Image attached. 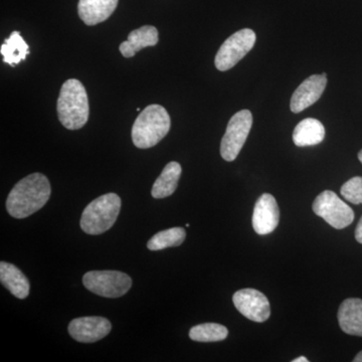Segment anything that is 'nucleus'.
I'll use <instances>...</instances> for the list:
<instances>
[{"label": "nucleus", "instance_id": "obj_1", "mask_svg": "<svg viewBox=\"0 0 362 362\" xmlns=\"http://www.w3.org/2000/svg\"><path fill=\"white\" fill-rule=\"evenodd\" d=\"M51 183L42 173H33L18 181L6 199V209L13 218H25L45 206L51 197Z\"/></svg>", "mask_w": 362, "mask_h": 362}, {"label": "nucleus", "instance_id": "obj_2", "mask_svg": "<svg viewBox=\"0 0 362 362\" xmlns=\"http://www.w3.org/2000/svg\"><path fill=\"white\" fill-rule=\"evenodd\" d=\"M59 122L69 130L84 127L89 119V100L84 86L76 78L64 83L58 99Z\"/></svg>", "mask_w": 362, "mask_h": 362}, {"label": "nucleus", "instance_id": "obj_3", "mask_svg": "<svg viewBox=\"0 0 362 362\" xmlns=\"http://www.w3.org/2000/svg\"><path fill=\"white\" fill-rule=\"evenodd\" d=\"M170 125V116L164 107L149 105L138 115L133 124V143L137 148H151L168 134Z\"/></svg>", "mask_w": 362, "mask_h": 362}, {"label": "nucleus", "instance_id": "obj_4", "mask_svg": "<svg viewBox=\"0 0 362 362\" xmlns=\"http://www.w3.org/2000/svg\"><path fill=\"white\" fill-rule=\"evenodd\" d=\"M121 209V199L116 194L101 195L83 211L81 228L88 235H101L114 226Z\"/></svg>", "mask_w": 362, "mask_h": 362}, {"label": "nucleus", "instance_id": "obj_5", "mask_svg": "<svg viewBox=\"0 0 362 362\" xmlns=\"http://www.w3.org/2000/svg\"><path fill=\"white\" fill-rule=\"evenodd\" d=\"M83 284L98 296L119 298L129 291L132 280L122 272L90 271L83 277Z\"/></svg>", "mask_w": 362, "mask_h": 362}, {"label": "nucleus", "instance_id": "obj_6", "mask_svg": "<svg viewBox=\"0 0 362 362\" xmlns=\"http://www.w3.org/2000/svg\"><path fill=\"white\" fill-rule=\"evenodd\" d=\"M256 33L251 28H244L233 33L221 45L216 54L214 64L218 71H225L233 68L244 59L256 44Z\"/></svg>", "mask_w": 362, "mask_h": 362}, {"label": "nucleus", "instance_id": "obj_7", "mask_svg": "<svg viewBox=\"0 0 362 362\" xmlns=\"http://www.w3.org/2000/svg\"><path fill=\"white\" fill-rule=\"evenodd\" d=\"M252 125V115L249 110L238 112L228 121L221 143V156L226 161H233L239 156L247 141Z\"/></svg>", "mask_w": 362, "mask_h": 362}, {"label": "nucleus", "instance_id": "obj_8", "mask_svg": "<svg viewBox=\"0 0 362 362\" xmlns=\"http://www.w3.org/2000/svg\"><path fill=\"white\" fill-rule=\"evenodd\" d=\"M314 214L322 218L337 230H342L351 225L354 220V213L351 207L347 206L335 192L325 190L316 197L313 202Z\"/></svg>", "mask_w": 362, "mask_h": 362}, {"label": "nucleus", "instance_id": "obj_9", "mask_svg": "<svg viewBox=\"0 0 362 362\" xmlns=\"http://www.w3.org/2000/svg\"><path fill=\"white\" fill-rule=\"evenodd\" d=\"M233 302L240 314L255 322H265L271 315L268 298L258 290H240L233 294Z\"/></svg>", "mask_w": 362, "mask_h": 362}, {"label": "nucleus", "instance_id": "obj_10", "mask_svg": "<svg viewBox=\"0 0 362 362\" xmlns=\"http://www.w3.org/2000/svg\"><path fill=\"white\" fill-rule=\"evenodd\" d=\"M112 324L104 317H80L69 324V333L74 339L82 343H94L111 332Z\"/></svg>", "mask_w": 362, "mask_h": 362}, {"label": "nucleus", "instance_id": "obj_11", "mask_svg": "<svg viewBox=\"0 0 362 362\" xmlns=\"http://www.w3.org/2000/svg\"><path fill=\"white\" fill-rule=\"evenodd\" d=\"M280 221V211L275 197L264 194L259 197L252 214V228L258 235H268L276 230Z\"/></svg>", "mask_w": 362, "mask_h": 362}, {"label": "nucleus", "instance_id": "obj_12", "mask_svg": "<svg viewBox=\"0 0 362 362\" xmlns=\"http://www.w3.org/2000/svg\"><path fill=\"white\" fill-rule=\"evenodd\" d=\"M326 85H327L326 73L307 78L293 93L291 103H290V108L293 113H300L315 104L322 96Z\"/></svg>", "mask_w": 362, "mask_h": 362}, {"label": "nucleus", "instance_id": "obj_13", "mask_svg": "<svg viewBox=\"0 0 362 362\" xmlns=\"http://www.w3.org/2000/svg\"><path fill=\"white\" fill-rule=\"evenodd\" d=\"M119 0H78V13L85 25H96L108 20Z\"/></svg>", "mask_w": 362, "mask_h": 362}, {"label": "nucleus", "instance_id": "obj_14", "mask_svg": "<svg viewBox=\"0 0 362 362\" xmlns=\"http://www.w3.org/2000/svg\"><path fill=\"white\" fill-rule=\"evenodd\" d=\"M338 323L343 332L362 337V300L349 298L344 300L338 310Z\"/></svg>", "mask_w": 362, "mask_h": 362}, {"label": "nucleus", "instance_id": "obj_15", "mask_svg": "<svg viewBox=\"0 0 362 362\" xmlns=\"http://www.w3.org/2000/svg\"><path fill=\"white\" fill-rule=\"evenodd\" d=\"M158 40V30L156 26L144 25L131 32L127 40L120 45L119 49L124 58H132L136 52L144 47L156 45Z\"/></svg>", "mask_w": 362, "mask_h": 362}, {"label": "nucleus", "instance_id": "obj_16", "mask_svg": "<svg viewBox=\"0 0 362 362\" xmlns=\"http://www.w3.org/2000/svg\"><path fill=\"white\" fill-rule=\"evenodd\" d=\"M0 281L13 296L18 299H25L30 294V282L25 274L13 264L0 263Z\"/></svg>", "mask_w": 362, "mask_h": 362}, {"label": "nucleus", "instance_id": "obj_17", "mask_svg": "<svg viewBox=\"0 0 362 362\" xmlns=\"http://www.w3.org/2000/svg\"><path fill=\"white\" fill-rule=\"evenodd\" d=\"M325 137V128L320 121L314 118H306L295 127L293 142L298 147L314 146Z\"/></svg>", "mask_w": 362, "mask_h": 362}, {"label": "nucleus", "instance_id": "obj_18", "mask_svg": "<svg viewBox=\"0 0 362 362\" xmlns=\"http://www.w3.org/2000/svg\"><path fill=\"white\" fill-rule=\"evenodd\" d=\"M181 173H182V168L178 162H169L152 187V197L154 199H165L175 194Z\"/></svg>", "mask_w": 362, "mask_h": 362}, {"label": "nucleus", "instance_id": "obj_19", "mask_svg": "<svg viewBox=\"0 0 362 362\" xmlns=\"http://www.w3.org/2000/svg\"><path fill=\"white\" fill-rule=\"evenodd\" d=\"M0 52L4 57V63L13 66L25 61L30 54V47L21 37V33L13 32L1 45Z\"/></svg>", "mask_w": 362, "mask_h": 362}, {"label": "nucleus", "instance_id": "obj_20", "mask_svg": "<svg viewBox=\"0 0 362 362\" xmlns=\"http://www.w3.org/2000/svg\"><path fill=\"white\" fill-rule=\"evenodd\" d=\"M185 237L187 233L185 228H169L154 235L147 243V247L150 251H160L168 247H178L185 242Z\"/></svg>", "mask_w": 362, "mask_h": 362}, {"label": "nucleus", "instance_id": "obj_21", "mask_svg": "<svg viewBox=\"0 0 362 362\" xmlns=\"http://www.w3.org/2000/svg\"><path fill=\"white\" fill-rule=\"evenodd\" d=\"M228 335L226 327L218 323H204L194 326L189 331L190 339L197 342H218Z\"/></svg>", "mask_w": 362, "mask_h": 362}, {"label": "nucleus", "instance_id": "obj_22", "mask_svg": "<svg viewBox=\"0 0 362 362\" xmlns=\"http://www.w3.org/2000/svg\"><path fill=\"white\" fill-rule=\"evenodd\" d=\"M340 194L347 202L354 204H362V177L350 178L342 185Z\"/></svg>", "mask_w": 362, "mask_h": 362}, {"label": "nucleus", "instance_id": "obj_23", "mask_svg": "<svg viewBox=\"0 0 362 362\" xmlns=\"http://www.w3.org/2000/svg\"><path fill=\"white\" fill-rule=\"evenodd\" d=\"M356 239L359 244H362V216L361 220H359L358 223H357Z\"/></svg>", "mask_w": 362, "mask_h": 362}, {"label": "nucleus", "instance_id": "obj_24", "mask_svg": "<svg viewBox=\"0 0 362 362\" xmlns=\"http://www.w3.org/2000/svg\"><path fill=\"white\" fill-rule=\"evenodd\" d=\"M293 362H308V359H307L306 357L300 356L298 357V358H295Z\"/></svg>", "mask_w": 362, "mask_h": 362}, {"label": "nucleus", "instance_id": "obj_25", "mask_svg": "<svg viewBox=\"0 0 362 362\" xmlns=\"http://www.w3.org/2000/svg\"><path fill=\"white\" fill-rule=\"evenodd\" d=\"M354 362H362V351L359 352V354L354 357Z\"/></svg>", "mask_w": 362, "mask_h": 362}, {"label": "nucleus", "instance_id": "obj_26", "mask_svg": "<svg viewBox=\"0 0 362 362\" xmlns=\"http://www.w3.org/2000/svg\"><path fill=\"white\" fill-rule=\"evenodd\" d=\"M358 159H359V161H361L362 163V149L361 150V151H359Z\"/></svg>", "mask_w": 362, "mask_h": 362}]
</instances>
